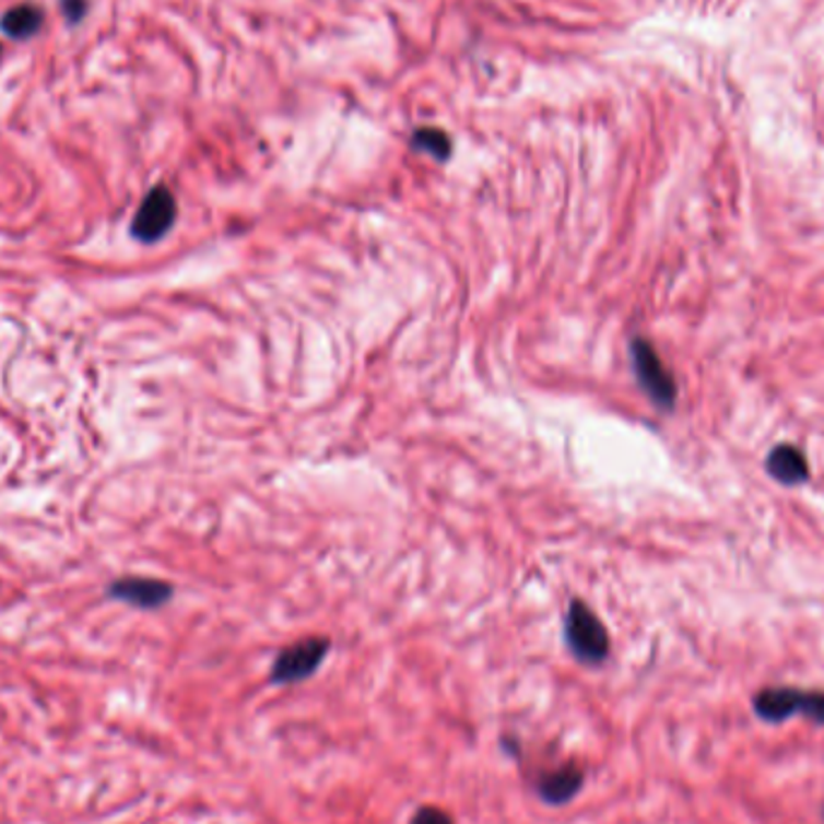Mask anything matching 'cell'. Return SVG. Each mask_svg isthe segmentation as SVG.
I'll return each instance as SVG.
<instances>
[{
    "mask_svg": "<svg viewBox=\"0 0 824 824\" xmlns=\"http://www.w3.org/2000/svg\"><path fill=\"white\" fill-rule=\"evenodd\" d=\"M755 714L762 721L781 723L788 718L805 716L810 721L824 726V692L798 690V687H767L755 699Z\"/></svg>",
    "mask_w": 824,
    "mask_h": 824,
    "instance_id": "1",
    "label": "cell"
},
{
    "mask_svg": "<svg viewBox=\"0 0 824 824\" xmlns=\"http://www.w3.org/2000/svg\"><path fill=\"white\" fill-rule=\"evenodd\" d=\"M564 634L572 654L586 666L603 663L610 654V634L596 612L581 600H572L564 620Z\"/></svg>",
    "mask_w": 824,
    "mask_h": 824,
    "instance_id": "2",
    "label": "cell"
},
{
    "mask_svg": "<svg viewBox=\"0 0 824 824\" xmlns=\"http://www.w3.org/2000/svg\"><path fill=\"white\" fill-rule=\"evenodd\" d=\"M632 364L634 372H637V381L644 388V393L651 398V403L666 412L673 410L678 400V384L663 367L661 357H658V352L649 340H632Z\"/></svg>",
    "mask_w": 824,
    "mask_h": 824,
    "instance_id": "3",
    "label": "cell"
},
{
    "mask_svg": "<svg viewBox=\"0 0 824 824\" xmlns=\"http://www.w3.org/2000/svg\"><path fill=\"white\" fill-rule=\"evenodd\" d=\"M328 649H331V641L323 637H309L287 646L278 654L273 670H270V680L278 682V685H292V682L311 678L323 663Z\"/></svg>",
    "mask_w": 824,
    "mask_h": 824,
    "instance_id": "4",
    "label": "cell"
},
{
    "mask_svg": "<svg viewBox=\"0 0 824 824\" xmlns=\"http://www.w3.org/2000/svg\"><path fill=\"white\" fill-rule=\"evenodd\" d=\"M176 198L167 186H155L143 198L133 217L131 234L143 244H155L174 227Z\"/></svg>",
    "mask_w": 824,
    "mask_h": 824,
    "instance_id": "5",
    "label": "cell"
},
{
    "mask_svg": "<svg viewBox=\"0 0 824 824\" xmlns=\"http://www.w3.org/2000/svg\"><path fill=\"white\" fill-rule=\"evenodd\" d=\"M109 596L116 600H123L128 605L152 610L167 603L174 596V588L167 581L143 579V576H126V579H119L109 586Z\"/></svg>",
    "mask_w": 824,
    "mask_h": 824,
    "instance_id": "6",
    "label": "cell"
},
{
    "mask_svg": "<svg viewBox=\"0 0 824 824\" xmlns=\"http://www.w3.org/2000/svg\"><path fill=\"white\" fill-rule=\"evenodd\" d=\"M764 466H767V473L779 482V485H786V487L805 485V482L810 480L808 458L803 456V451L796 449V446L791 444L774 446Z\"/></svg>",
    "mask_w": 824,
    "mask_h": 824,
    "instance_id": "7",
    "label": "cell"
},
{
    "mask_svg": "<svg viewBox=\"0 0 824 824\" xmlns=\"http://www.w3.org/2000/svg\"><path fill=\"white\" fill-rule=\"evenodd\" d=\"M584 786V772L579 767H562L557 772L545 774L538 781V793L548 805H567L569 800L579 796Z\"/></svg>",
    "mask_w": 824,
    "mask_h": 824,
    "instance_id": "8",
    "label": "cell"
},
{
    "mask_svg": "<svg viewBox=\"0 0 824 824\" xmlns=\"http://www.w3.org/2000/svg\"><path fill=\"white\" fill-rule=\"evenodd\" d=\"M42 22H44V15L39 8L17 5V8H10L3 15V20H0V30L13 39H30L42 30Z\"/></svg>",
    "mask_w": 824,
    "mask_h": 824,
    "instance_id": "9",
    "label": "cell"
},
{
    "mask_svg": "<svg viewBox=\"0 0 824 824\" xmlns=\"http://www.w3.org/2000/svg\"><path fill=\"white\" fill-rule=\"evenodd\" d=\"M410 145L420 152H427V155H432L439 162L449 160L454 150L451 138L446 136L442 128H417V131L410 138Z\"/></svg>",
    "mask_w": 824,
    "mask_h": 824,
    "instance_id": "10",
    "label": "cell"
},
{
    "mask_svg": "<svg viewBox=\"0 0 824 824\" xmlns=\"http://www.w3.org/2000/svg\"><path fill=\"white\" fill-rule=\"evenodd\" d=\"M410 824H454V820L446 815L442 808L425 805L415 812V817L410 820Z\"/></svg>",
    "mask_w": 824,
    "mask_h": 824,
    "instance_id": "11",
    "label": "cell"
},
{
    "mask_svg": "<svg viewBox=\"0 0 824 824\" xmlns=\"http://www.w3.org/2000/svg\"><path fill=\"white\" fill-rule=\"evenodd\" d=\"M85 10H87V0H63V13L70 22L82 20Z\"/></svg>",
    "mask_w": 824,
    "mask_h": 824,
    "instance_id": "12",
    "label": "cell"
}]
</instances>
